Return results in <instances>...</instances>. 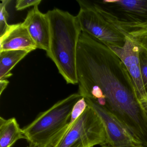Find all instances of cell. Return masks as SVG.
<instances>
[{"label": "cell", "mask_w": 147, "mask_h": 147, "mask_svg": "<svg viewBox=\"0 0 147 147\" xmlns=\"http://www.w3.org/2000/svg\"><path fill=\"white\" fill-rule=\"evenodd\" d=\"M109 23L132 40L140 51L147 53V22L133 24Z\"/></svg>", "instance_id": "11"}, {"label": "cell", "mask_w": 147, "mask_h": 147, "mask_svg": "<svg viewBox=\"0 0 147 147\" xmlns=\"http://www.w3.org/2000/svg\"><path fill=\"white\" fill-rule=\"evenodd\" d=\"M55 146H56V145H55ZM55 146H54V147H55Z\"/></svg>", "instance_id": "19"}, {"label": "cell", "mask_w": 147, "mask_h": 147, "mask_svg": "<svg viewBox=\"0 0 147 147\" xmlns=\"http://www.w3.org/2000/svg\"><path fill=\"white\" fill-rule=\"evenodd\" d=\"M106 138L101 119L88 106L80 117L69 125L66 133L55 147H93L102 145Z\"/></svg>", "instance_id": "3"}, {"label": "cell", "mask_w": 147, "mask_h": 147, "mask_svg": "<svg viewBox=\"0 0 147 147\" xmlns=\"http://www.w3.org/2000/svg\"><path fill=\"white\" fill-rule=\"evenodd\" d=\"M80 6L76 16L82 32L109 47H122L126 41L125 35L107 22L93 4L77 1Z\"/></svg>", "instance_id": "4"}, {"label": "cell", "mask_w": 147, "mask_h": 147, "mask_svg": "<svg viewBox=\"0 0 147 147\" xmlns=\"http://www.w3.org/2000/svg\"><path fill=\"white\" fill-rule=\"evenodd\" d=\"M85 99L88 106L98 114L104 125L106 138L105 142L100 145L101 147H143L105 107L99 105L90 99Z\"/></svg>", "instance_id": "6"}, {"label": "cell", "mask_w": 147, "mask_h": 147, "mask_svg": "<svg viewBox=\"0 0 147 147\" xmlns=\"http://www.w3.org/2000/svg\"><path fill=\"white\" fill-rule=\"evenodd\" d=\"M139 58L143 82L147 93V53L140 51Z\"/></svg>", "instance_id": "15"}, {"label": "cell", "mask_w": 147, "mask_h": 147, "mask_svg": "<svg viewBox=\"0 0 147 147\" xmlns=\"http://www.w3.org/2000/svg\"></svg>", "instance_id": "20"}, {"label": "cell", "mask_w": 147, "mask_h": 147, "mask_svg": "<svg viewBox=\"0 0 147 147\" xmlns=\"http://www.w3.org/2000/svg\"><path fill=\"white\" fill-rule=\"evenodd\" d=\"M9 83L7 80H0V95L1 96L4 90L6 89Z\"/></svg>", "instance_id": "17"}, {"label": "cell", "mask_w": 147, "mask_h": 147, "mask_svg": "<svg viewBox=\"0 0 147 147\" xmlns=\"http://www.w3.org/2000/svg\"><path fill=\"white\" fill-rule=\"evenodd\" d=\"M122 47H109L119 57L130 75L139 101L144 99L147 93L144 86L140 67L139 48L130 38L126 37Z\"/></svg>", "instance_id": "7"}, {"label": "cell", "mask_w": 147, "mask_h": 147, "mask_svg": "<svg viewBox=\"0 0 147 147\" xmlns=\"http://www.w3.org/2000/svg\"><path fill=\"white\" fill-rule=\"evenodd\" d=\"M140 102L144 108L147 111V95L144 99L140 100Z\"/></svg>", "instance_id": "18"}, {"label": "cell", "mask_w": 147, "mask_h": 147, "mask_svg": "<svg viewBox=\"0 0 147 147\" xmlns=\"http://www.w3.org/2000/svg\"><path fill=\"white\" fill-rule=\"evenodd\" d=\"M37 49L23 23L9 25L0 36V52L8 51L32 52Z\"/></svg>", "instance_id": "9"}, {"label": "cell", "mask_w": 147, "mask_h": 147, "mask_svg": "<svg viewBox=\"0 0 147 147\" xmlns=\"http://www.w3.org/2000/svg\"><path fill=\"white\" fill-rule=\"evenodd\" d=\"M23 24L36 43L37 48L47 52L49 45L50 26L46 13L41 12L38 6L34 7L28 11Z\"/></svg>", "instance_id": "8"}, {"label": "cell", "mask_w": 147, "mask_h": 147, "mask_svg": "<svg viewBox=\"0 0 147 147\" xmlns=\"http://www.w3.org/2000/svg\"><path fill=\"white\" fill-rule=\"evenodd\" d=\"M25 51H8L0 52V80L12 76V69L29 54Z\"/></svg>", "instance_id": "12"}, {"label": "cell", "mask_w": 147, "mask_h": 147, "mask_svg": "<svg viewBox=\"0 0 147 147\" xmlns=\"http://www.w3.org/2000/svg\"><path fill=\"white\" fill-rule=\"evenodd\" d=\"M88 106L85 98L82 97L76 103L71 112L69 125H71L84 112Z\"/></svg>", "instance_id": "13"}, {"label": "cell", "mask_w": 147, "mask_h": 147, "mask_svg": "<svg viewBox=\"0 0 147 147\" xmlns=\"http://www.w3.org/2000/svg\"><path fill=\"white\" fill-rule=\"evenodd\" d=\"M82 97L78 92L70 94L40 113L23 128L29 143L28 147L55 146L67 130L74 105Z\"/></svg>", "instance_id": "2"}, {"label": "cell", "mask_w": 147, "mask_h": 147, "mask_svg": "<svg viewBox=\"0 0 147 147\" xmlns=\"http://www.w3.org/2000/svg\"><path fill=\"white\" fill-rule=\"evenodd\" d=\"M21 139L27 138L16 118L0 117V147H12Z\"/></svg>", "instance_id": "10"}, {"label": "cell", "mask_w": 147, "mask_h": 147, "mask_svg": "<svg viewBox=\"0 0 147 147\" xmlns=\"http://www.w3.org/2000/svg\"><path fill=\"white\" fill-rule=\"evenodd\" d=\"M93 5L108 22L133 24L147 22V0H104Z\"/></svg>", "instance_id": "5"}, {"label": "cell", "mask_w": 147, "mask_h": 147, "mask_svg": "<svg viewBox=\"0 0 147 147\" xmlns=\"http://www.w3.org/2000/svg\"><path fill=\"white\" fill-rule=\"evenodd\" d=\"M9 0H2L0 3V36L5 31L9 25L7 24L9 13L6 6L11 2Z\"/></svg>", "instance_id": "14"}, {"label": "cell", "mask_w": 147, "mask_h": 147, "mask_svg": "<svg viewBox=\"0 0 147 147\" xmlns=\"http://www.w3.org/2000/svg\"><path fill=\"white\" fill-rule=\"evenodd\" d=\"M50 26L47 55L67 84H78L77 48L82 31L76 16L58 8L46 13Z\"/></svg>", "instance_id": "1"}, {"label": "cell", "mask_w": 147, "mask_h": 147, "mask_svg": "<svg viewBox=\"0 0 147 147\" xmlns=\"http://www.w3.org/2000/svg\"><path fill=\"white\" fill-rule=\"evenodd\" d=\"M41 0H18L16 1L15 8L17 11H22L30 7L38 6Z\"/></svg>", "instance_id": "16"}]
</instances>
